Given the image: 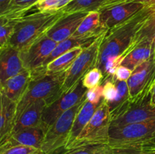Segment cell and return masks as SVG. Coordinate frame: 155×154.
Returning a JSON list of instances; mask_svg holds the SVG:
<instances>
[{"mask_svg":"<svg viewBox=\"0 0 155 154\" xmlns=\"http://www.w3.org/2000/svg\"><path fill=\"white\" fill-rule=\"evenodd\" d=\"M154 5H145L125 22L107 30L100 45L96 67L101 70L104 63L110 59L120 57L124 60L134 48L133 43L135 37L152 12Z\"/></svg>","mask_w":155,"mask_h":154,"instance_id":"6da1fadb","label":"cell"},{"mask_svg":"<svg viewBox=\"0 0 155 154\" xmlns=\"http://www.w3.org/2000/svg\"><path fill=\"white\" fill-rule=\"evenodd\" d=\"M64 14L61 11H37L15 19V29L8 45L21 51L46 34Z\"/></svg>","mask_w":155,"mask_h":154,"instance_id":"7a4b0ae2","label":"cell"},{"mask_svg":"<svg viewBox=\"0 0 155 154\" xmlns=\"http://www.w3.org/2000/svg\"><path fill=\"white\" fill-rule=\"evenodd\" d=\"M65 72L54 75L41 74L33 77L27 89L16 104L15 123L23 112L33 103L45 100L48 104L61 95Z\"/></svg>","mask_w":155,"mask_h":154,"instance_id":"3957f363","label":"cell"},{"mask_svg":"<svg viewBox=\"0 0 155 154\" xmlns=\"http://www.w3.org/2000/svg\"><path fill=\"white\" fill-rule=\"evenodd\" d=\"M155 134V120L110 127L107 146L110 148L143 147Z\"/></svg>","mask_w":155,"mask_h":154,"instance_id":"277c9868","label":"cell"},{"mask_svg":"<svg viewBox=\"0 0 155 154\" xmlns=\"http://www.w3.org/2000/svg\"><path fill=\"white\" fill-rule=\"evenodd\" d=\"M111 122L109 106L102 99L89 123L66 149L86 145H107Z\"/></svg>","mask_w":155,"mask_h":154,"instance_id":"5b68a950","label":"cell"},{"mask_svg":"<svg viewBox=\"0 0 155 154\" xmlns=\"http://www.w3.org/2000/svg\"><path fill=\"white\" fill-rule=\"evenodd\" d=\"M86 99L85 97L80 103L61 115L54 123L48 127L40 149L43 154H54L61 148L64 149L69 140L76 115Z\"/></svg>","mask_w":155,"mask_h":154,"instance_id":"8992f818","label":"cell"},{"mask_svg":"<svg viewBox=\"0 0 155 154\" xmlns=\"http://www.w3.org/2000/svg\"><path fill=\"white\" fill-rule=\"evenodd\" d=\"M106 33L100 35L94 39L93 42L86 45L71 67L66 71L64 80L61 86V94L66 93L74 88L79 82L81 81L86 72L96 67L100 45Z\"/></svg>","mask_w":155,"mask_h":154,"instance_id":"52a82bcc","label":"cell"},{"mask_svg":"<svg viewBox=\"0 0 155 154\" xmlns=\"http://www.w3.org/2000/svg\"><path fill=\"white\" fill-rule=\"evenodd\" d=\"M155 83V63L152 57L136 66L127 81L132 104H139L150 100Z\"/></svg>","mask_w":155,"mask_h":154,"instance_id":"ba28073f","label":"cell"},{"mask_svg":"<svg viewBox=\"0 0 155 154\" xmlns=\"http://www.w3.org/2000/svg\"><path fill=\"white\" fill-rule=\"evenodd\" d=\"M86 91L87 89L80 81L74 88L66 93H62L57 99L45 107L42 116V125L46 131L61 115L80 103L86 97Z\"/></svg>","mask_w":155,"mask_h":154,"instance_id":"9c48e42d","label":"cell"},{"mask_svg":"<svg viewBox=\"0 0 155 154\" xmlns=\"http://www.w3.org/2000/svg\"><path fill=\"white\" fill-rule=\"evenodd\" d=\"M56 45L55 41L44 35L27 48L20 51L24 67L31 72L32 76L40 75L44 61L54 50Z\"/></svg>","mask_w":155,"mask_h":154,"instance_id":"30bf717a","label":"cell"},{"mask_svg":"<svg viewBox=\"0 0 155 154\" xmlns=\"http://www.w3.org/2000/svg\"><path fill=\"white\" fill-rule=\"evenodd\" d=\"M145 6L135 2H122L106 5L98 11L101 23L106 30H110L125 22Z\"/></svg>","mask_w":155,"mask_h":154,"instance_id":"8fae6325","label":"cell"},{"mask_svg":"<svg viewBox=\"0 0 155 154\" xmlns=\"http://www.w3.org/2000/svg\"><path fill=\"white\" fill-rule=\"evenodd\" d=\"M45 132L46 129L40 125L11 133L8 138L0 145V151L18 145L33 146L40 149Z\"/></svg>","mask_w":155,"mask_h":154,"instance_id":"7c38bea8","label":"cell"},{"mask_svg":"<svg viewBox=\"0 0 155 154\" xmlns=\"http://www.w3.org/2000/svg\"><path fill=\"white\" fill-rule=\"evenodd\" d=\"M25 69L19 50L9 45L0 49V88L6 80Z\"/></svg>","mask_w":155,"mask_h":154,"instance_id":"4fadbf2b","label":"cell"},{"mask_svg":"<svg viewBox=\"0 0 155 154\" xmlns=\"http://www.w3.org/2000/svg\"><path fill=\"white\" fill-rule=\"evenodd\" d=\"M88 13L77 12L64 14L45 35L57 43L71 37Z\"/></svg>","mask_w":155,"mask_h":154,"instance_id":"5bb4252c","label":"cell"},{"mask_svg":"<svg viewBox=\"0 0 155 154\" xmlns=\"http://www.w3.org/2000/svg\"><path fill=\"white\" fill-rule=\"evenodd\" d=\"M32 79L33 76L31 72L25 69L18 75L6 80L0 91L9 101L17 104L28 88Z\"/></svg>","mask_w":155,"mask_h":154,"instance_id":"9a60e30c","label":"cell"},{"mask_svg":"<svg viewBox=\"0 0 155 154\" xmlns=\"http://www.w3.org/2000/svg\"><path fill=\"white\" fill-rule=\"evenodd\" d=\"M47 105L48 102L46 101L41 100L27 107L15 122L12 133L42 125V113Z\"/></svg>","mask_w":155,"mask_h":154,"instance_id":"2e32d148","label":"cell"},{"mask_svg":"<svg viewBox=\"0 0 155 154\" xmlns=\"http://www.w3.org/2000/svg\"><path fill=\"white\" fill-rule=\"evenodd\" d=\"M107 31L101 23L99 11H93L86 15L72 36L80 39H93Z\"/></svg>","mask_w":155,"mask_h":154,"instance_id":"e0dca14e","label":"cell"},{"mask_svg":"<svg viewBox=\"0 0 155 154\" xmlns=\"http://www.w3.org/2000/svg\"><path fill=\"white\" fill-rule=\"evenodd\" d=\"M98 106H99V104H92V103L86 101V99L84 104L82 105L80 110L76 115L75 119H74L72 128H71V134H70L69 140H68V142L67 143L66 146H65L64 149H68V146L80 135L82 131L84 129L85 127L86 126V125L89 123L90 119H92V116L94 115L95 112L96 111Z\"/></svg>","mask_w":155,"mask_h":154,"instance_id":"ac0fdd59","label":"cell"},{"mask_svg":"<svg viewBox=\"0 0 155 154\" xmlns=\"http://www.w3.org/2000/svg\"><path fill=\"white\" fill-rule=\"evenodd\" d=\"M154 54L152 42L144 39L138 43L131 51L124 57L121 65L133 70L136 66L151 58Z\"/></svg>","mask_w":155,"mask_h":154,"instance_id":"d6986e66","label":"cell"},{"mask_svg":"<svg viewBox=\"0 0 155 154\" xmlns=\"http://www.w3.org/2000/svg\"><path fill=\"white\" fill-rule=\"evenodd\" d=\"M114 80L117 88V95L111 103L107 104L110 109L112 121L124 115L133 105L130 100L127 82L118 81L114 79Z\"/></svg>","mask_w":155,"mask_h":154,"instance_id":"ffe728a7","label":"cell"},{"mask_svg":"<svg viewBox=\"0 0 155 154\" xmlns=\"http://www.w3.org/2000/svg\"><path fill=\"white\" fill-rule=\"evenodd\" d=\"M84 47H76L68 52L61 54L50 62L43 69L42 74L54 75L65 72L72 65L75 59L82 52Z\"/></svg>","mask_w":155,"mask_h":154,"instance_id":"44dd1931","label":"cell"},{"mask_svg":"<svg viewBox=\"0 0 155 154\" xmlns=\"http://www.w3.org/2000/svg\"><path fill=\"white\" fill-rule=\"evenodd\" d=\"M15 110L16 104L3 95L2 110L0 113V145L12 133L15 125Z\"/></svg>","mask_w":155,"mask_h":154,"instance_id":"7402d4cb","label":"cell"},{"mask_svg":"<svg viewBox=\"0 0 155 154\" xmlns=\"http://www.w3.org/2000/svg\"><path fill=\"white\" fill-rule=\"evenodd\" d=\"M94 39H84L71 36V37L68 38V39H65V40L61 41V42H58L55 48H54V50L51 51V54L48 55V57H47V58L45 59V61H44L42 66V69H41L40 75L42 74L43 69H45V66H46L50 62L57 58L58 57L61 56V54H64V53L68 52V51L73 49L74 48H76V47H85L86 45H89L91 42H93Z\"/></svg>","mask_w":155,"mask_h":154,"instance_id":"603a6c76","label":"cell"},{"mask_svg":"<svg viewBox=\"0 0 155 154\" xmlns=\"http://www.w3.org/2000/svg\"><path fill=\"white\" fill-rule=\"evenodd\" d=\"M104 4V0H73L61 11L64 14L77 12H90L99 11Z\"/></svg>","mask_w":155,"mask_h":154,"instance_id":"cb8c5ba5","label":"cell"},{"mask_svg":"<svg viewBox=\"0 0 155 154\" xmlns=\"http://www.w3.org/2000/svg\"><path fill=\"white\" fill-rule=\"evenodd\" d=\"M39 0H11V2L2 17L15 20L26 15L28 11L35 7Z\"/></svg>","mask_w":155,"mask_h":154,"instance_id":"d4e9b609","label":"cell"},{"mask_svg":"<svg viewBox=\"0 0 155 154\" xmlns=\"http://www.w3.org/2000/svg\"><path fill=\"white\" fill-rule=\"evenodd\" d=\"M73 0H39L36 5L38 11L46 13L59 12Z\"/></svg>","mask_w":155,"mask_h":154,"instance_id":"484cf974","label":"cell"},{"mask_svg":"<svg viewBox=\"0 0 155 154\" xmlns=\"http://www.w3.org/2000/svg\"><path fill=\"white\" fill-rule=\"evenodd\" d=\"M104 81L103 72L98 67H95L86 72L82 78L81 82L83 85L86 89L93 88L102 85Z\"/></svg>","mask_w":155,"mask_h":154,"instance_id":"4316f807","label":"cell"},{"mask_svg":"<svg viewBox=\"0 0 155 154\" xmlns=\"http://www.w3.org/2000/svg\"><path fill=\"white\" fill-rule=\"evenodd\" d=\"M15 21L0 17V49L8 45L15 29Z\"/></svg>","mask_w":155,"mask_h":154,"instance_id":"83f0119b","label":"cell"},{"mask_svg":"<svg viewBox=\"0 0 155 154\" xmlns=\"http://www.w3.org/2000/svg\"><path fill=\"white\" fill-rule=\"evenodd\" d=\"M103 83V99L107 104H110L115 99L117 95V85L112 76L104 80Z\"/></svg>","mask_w":155,"mask_h":154,"instance_id":"f1b7e54d","label":"cell"},{"mask_svg":"<svg viewBox=\"0 0 155 154\" xmlns=\"http://www.w3.org/2000/svg\"><path fill=\"white\" fill-rule=\"evenodd\" d=\"M110 154H155V150H149L143 147L110 148Z\"/></svg>","mask_w":155,"mask_h":154,"instance_id":"f546056e","label":"cell"},{"mask_svg":"<svg viewBox=\"0 0 155 154\" xmlns=\"http://www.w3.org/2000/svg\"><path fill=\"white\" fill-rule=\"evenodd\" d=\"M104 145H86L65 149L61 154H95Z\"/></svg>","mask_w":155,"mask_h":154,"instance_id":"4dcf8cb0","label":"cell"},{"mask_svg":"<svg viewBox=\"0 0 155 154\" xmlns=\"http://www.w3.org/2000/svg\"><path fill=\"white\" fill-rule=\"evenodd\" d=\"M86 101L95 104H100L103 99V85L87 89L86 92Z\"/></svg>","mask_w":155,"mask_h":154,"instance_id":"1f68e13d","label":"cell"},{"mask_svg":"<svg viewBox=\"0 0 155 154\" xmlns=\"http://www.w3.org/2000/svg\"><path fill=\"white\" fill-rule=\"evenodd\" d=\"M133 73V70L127 68V66H124L123 65H120L116 69L114 72V75H113V78L118 81H126L127 82L130 77L131 76Z\"/></svg>","mask_w":155,"mask_h":154,"instance_id":"d6a6232c","label":"cell"},{"mask_svg":"<svg viewBox=\"0 0 155 154\" xmlns=\"http://www.w3.org/2000/svg\"><path fill=\"white\" fill-rule=\"evenodd\" d=\"M11 0H0V17H2L7 10Z\"/></svg>","mask_w":155,"mask_h":154,"instance_id":"836d02e7","label":"cell"},{"mask_svg":"<svg viewBox=\"0 0 155 154\" xmlns=\"http://www.w3.org/2000/svg\"><path fill=\"white\" fill-rule=\"evenodd\" d=\"M95 154H110V147L107 145H104Z\"/></svg>","mask_w":155,"mask_h":154,"instance_id":"e575fe53","label":"cell"},{"mask_svg":"<svg viewBox=\"0 0 155 154\" xmlns=\"http://www.w3.org/2000/svg\"><path fill=\"white\" fill-rule=\"evenodd\" d=\"M125 2H139L145 5L155 4V0H127V1Z\"/></svg>","mask_w":155,"mask_h":154,"instance_id":"d590c367","label":"cell"},{"mask_svg":"<svg viewBox=\"0 0 155 154\" xmlns=\"http://www.w3.org/2000/svg\"><path fill=\"white\" fill-rule=\"evenodd\" d=\"M143 148L146 149H149V150H155V134L153 138L151 140V141L148 144L145 145V146H143Z\"/></svg>","mask_w":155,"mask_h":154,"instance_id":"8d00e7d4","label":"cell"},{"mask_svg":"<svg viewBox=\"0 0 155 154\" xmlns=\"http://www.w3.org/2000/svg\"><path fill=\"white\" fill-rule=\"evenodd\" d=\"M149 103L151 106L155 107V83L153 86L152 89H151V94H150V100Z\"/></svg>","mask_w":155,"mask_h":154,"instance_id":"74e56055","label":"cell"},{"mask_svg":"<svg viewBox=\"0 0 155 154\" xmlns=\"http://www.w3.org/2000/svg\"><path fill=\"white\" fill-rule=\"evenodd\" d=\"M125 1H127V0H104V5H103V7H104V6H106V5H112V4H115V3L122 2H125Z\"/></svg>","mask_w":155,"mask_h":154,"instance_id":"f35d334b","label":"cell"},{"mask_svg":"<svg viewBox=\"0 0 155 154\" xmlns=\"http://www.w3.org/2000/svg\"><path fill=\"white\" fill-rule=\"evenodd\" d=\"M2 107H3V95L2 94L1 91H0V113L2 110Z\"/></svg>","mask_w":155,"mask_h":154,"instance_id":"ab89813d","label":"cell"},{"mask_svg":"<svg viewBox=\"0 0 155 154\" xmlns=\"http://www.w3.org/2000/svg\"><path fill=\"white\" fill-rule=\"evenodd\" d=\"M153 57H154V63H155V50L154 51V54H153Z\"/></svg>","mask_w":155,"mask_h":154,"instance_id":"60d3db41","label":"cell"}]
</instances>
